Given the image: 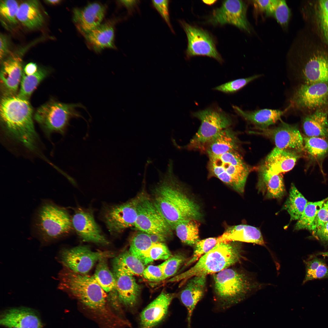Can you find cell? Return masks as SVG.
<instances>
[{
  "instance_id": "cell-1",
  "label": "cell",
  "mask_w": 328,
  "mask_h": 328,
  "mask_svg": "<svg viewBox=\"0 0 328 328\" xmlns=\"http://www.w3.org/2000/svg\"><path fill=\"white\" fill-rule=\"evenodd\" d=\"M159 173V181L153 190L152 200L171 229L184 220L201 219L200 207L185 193L173 173V161L169 160L164 173Z\"/></svg>"
},
{
  "instance_id": "cell-2",
  "label": "cell",
  "mask_w": 328,
  "mask_h": 328,
  "mask_svg": "<svg viewBox=\"0 0 328 328\" xmlns=\"http://www.w3.org/2000/svg\"><path fill=\"white\" fill-rule=\"evenodd\" d=\"M58 289L77 299L87 307L105 326L111 328L119 317L107 303V295L92 276L74 272L63 268L58 274Z\"/></svg>"
},
{
  "instance_id": "cell-3",
  "label": "cell",
  "mask_w": 328,
  "mask_h": 328,
  "mask_svg": "<svg viewBox=\"0 0 328 328\" xmlns=\"http://www.w3.org/2000/svg\"><path fill=\"white\" fill-rule=\"evenodd\" d=\"M0 110L1 122L6 134L29 150L36 149L38 136L28 100L18 95H3Z\"/></svg>"
},
{
  "instance_id": "cell-4",
  "label": "cell",
  "mask_w": 328,
  "mask_h": 328,
  "mask_svg": "<svg viewBox=\"0 0 328 328\" xmlns=\"http://www.w3.org/2000/svg\"><path fill=\"white\" fill-rule=\"evenodd\" d=\"M242 251L241 245L236 241L220 243L202 256L190 269L171 278L168 282L182 280V283H184L195 276L218 273L239 261Z\"/></svg>"
},
{
  "instance_id": "cell-5",
  "label": "cell",
  "mask_w": 328,
  "mask_h": 328,
  "mask_svg": "<svg viewBox=\"0 0 328 328\" xmlns=\"http://www.w3.org/2000/svg\"><path fill=\"white\" fill-rule=\"evenodd\" d=\"M215 310L224 311L243 299L258 285L244 273L227 268L214 275Z\"/></svg>"
},
{
  "instance_id": "cell-6",
  "label": "cell",
  "mask_w": 328,
  "mask_h": 328,
  "mask_svg": "<svg viewBox=\"0 0 328 328\" xmlns=\"http://www.w3.org/2000/svg\"><path fill=\"white\" fill-rule=\"evenodd\" d=\"M35 227L42 243L46 244L69 233L73 226L72 219L65 209L47 202L37 212Z\"/></svg>"
},
{
  "instance_id": "cell-7",
  "label": "cell",
  "mask_w": 328,
  "mask_h": 328,
  "mask_svg": "<svg viewBox=\"0 0 328 328\" xmlns=\"http://www.w3.org/2000/svg\"><path fill=\"white\" fill-rule=\"evenodd\" d=\"M78 108L85 109L80 103L66 104L51 101L38 108L34 119L47 134L53 132L64 134L71 118H83L77 110Z\"/></svg>"
},
{
  "instance_id": "cell-8",
  "label": "cell",
  "mask_w": 328,
  "mask_h": 328,
  "mask_svg": "<svg viewBox=\"0 0 328 328\" xmlns=\"http://www.w3.org/2000/svg\"><path fill=\"white\" fill-rule=\"evenodd\" d=\"M200 121L197 131L188 147L192 149L204 150L206 145L222 130L229 128L233 123L231 116L218 108H210L192 113Z\"/></svg>"
},
{
  "instance_id": "cell-9",
  "label": "cell",
  "mask_w": 328,
  "mask_h": 328,
  "mask_svg": "<svg viewBox=\"0 0 328 328\" xmlns=\"http://www.w3.org/2000/svg\"><path fill=\"white\" fill-rule=\"evenodd\" d=\"M113 256V253L109 251H94L87 246H79L61 250L57 258L63 268L77 273L86 274L100 260Z\"/></svg>"
},
{
  "instance_id": "cell-10",
  "label": "cell",
  "mask_w": 328,
  "mask_h": 328,
  "mask_svg": "<svg viewBox=\"0 0 328 328\" xmlns=\"http://www.w3.org/2000/svg\"><path fill=\"white\" fill-rule=\"evenodd\" d=\"M137 213L134 226L137 230L167 238L171 234L172 229L149 197L139 196Z\"/></svg>"
},
{
  "instance_id": "cell-11",
  "label": "cell",
  "mask_w": 328,
  "mask_h": 328,
  "mask_svg": "<svg viewBox=\"0 0 328 328\" xmlns=\"http://www.w3.org/2000/svg\"><path fill=\"white\" fill-rule=\"evenodd\" d=\"M208 169L211 176L217 178L239 193H244L250 171L246 164L237 165L215 156L209 158Z\"/></svg>"
},
{
  "instance_id": "cell-12",
  "label": "cell",
  "mask_w": 328,
  "mask_h": 328,
  "mask_svg": "<svg viewBox=\"0 0 328 328\" xmlns=\"http://www.w3.org/2000/svg\"><path fill=\"white\" fill-rule=\"evenodd\" d=\"M289 107L315 111L328 106V82L301 84L296 89Z\"/></svg>"
},
{
  "instance_id": "cell-13",
  "label": "cell",
  "mask_w": 328,
  "mask_h": 328,
  "mask_svg": "<svg viewBox=\"0 0 328 328\" xmlns=\"http://www.w3.org/2000/svg\"><path fill=\"white\" fill-rule=\"evenodd\" d=\"M186 35L188 45L186 53L188 58L203 56L213 58L220 63L223 61L217 50L214 39L205 30L192 26L183 20H179Z\"/></svg>"
},
{
  "instance_id": "cell-14",
  "label": "cell",
  "mask_w": 328,
  "mask_h": 328,
  "mask_svg": "<svg viewBox=\"0 0 328 328\" xmlns=\"http://www.w3.org/2000/svg\"><path fill=\"white\" fill-rule=\"evenodd\" d=\"M138 197L123 203L111 206L105 209L103 218L109 231L117 234L135 226L137 218Z\"/></svg>"
},
{
  "instance_id": "cell-15",
  "label": "cell",
  "mask_w": 328,
  "mask_h": 328,
  "mask_svg": "<svg viewBox=\"0 0 328 328\" xmlns=\"http://www.w3.org/2000/svg\"><path fill=\"white\" fill-rule=\"evenodd\" d=\"M299 152L275 147L267 156L260 169V185L274 175L288 172L301 157Z\"/></svg>"
},
{
  "instance_id": "cell-16",
  "label": "cell",
  "mask_w": 328,
  "mask_h": 328,
  "mask_svg": "<svg viewBox=\"0 0 328 328\" xmlns=\"http://www.w3.org/2000/svg\"><path fill=\"white\" fill-rule=\"evenodd\" d=\"M246 10V5L243 1H224L220 7L214 10L208 22L213 25H232L249 32Z\"/></svg>"
},
{
  "instance_id": "cell-17",
  "label": "cell",
  "mask_w": 328,
  "mask_h": 328,
  "mask_svg": "<svg viewBox=\"0 0 328 328\" xmlns=\"http://www.w3.org/2000/svg\"><path fill=\"white\" fill-rule=\"evenodd\" d=\"M317 50L300 59L299 73L303 83L328 82V53Z\"/></svg>"
},
{
  "instance_id": "cell-18",
  "label": "cell",
  "mask_w": 328,
  "mask_h": 328,
  "mask_svg": "<svg viewBox=\"0 0 328 328\" xmlns=\"http://www.w3.org/2000/svg\"><path fill=\"white\" fill-rule=\"evenodd\" d=\"M261 134L269 137L278 148L296 151H304L303 137L297 127L283 122L277 127L271 129H259Z\"/></svg>"
},
{
  "instance_id": "cell-19",
  "label": "cell",
  "mask_w": 328,
  "mask_h": 328,
  "mask_svg": "<svg viewBox=\"0 0 328 328\" xmlns=\"http://www.w3.org/2000/svg\"><path fill=\"white\" fill-rule=\"evenodd\" d=\"M72 222L73 227L83 241L104 245L109 244L90 211L78 208L72 218Z\"/></svg>"
},
{
  "instance_id": "cell-20",
  "label": "cell",
  "mask_w": 328,
  "mask_h": 328,
  "mask_svg": "<svg viewBox=\"0 0 328 328\" xmlns=\"http://www.w3.org/2000/svg\"><path fill=\"white\" fill-rule=\"evenodd\" d=\"M21 52L10 53L2 61L0 79L3 95H15L18 90L23 73L22 57L23 53Z\"/></svg>"
},
{
  "instance_id": "cell-21",
  "label": "cell",
  "mask_w": 328,
  "mask_h": 328,
  "mask_svg": "<svg viewBox=\"0 0 328 328\" xmlns=\"http://www.w3.org/2000/svg\"><path fill=\"white\" fill-rule=\"evenodd\" d=\"M103 5L97 2L73 10V21L76 28L84 36L101 24L106 12Z\"/></svg>"
},
{
  "instance_id": "cell-22",
  "label": "cell",
  "mask_w": 328,
  "mask_h": 328,
  "mask_svg": "<svg viewBox=\"0 0 328 328\" xmlns=\"http://www.w3.org/2000/svg\"><path fill=\"white\" fill-rule=\"evenodd\" d=\"M174 295L162 291L142 311L140 328H155L166 316Z\"/></svg>"
},
{
  "instance_id": "cell-23",
  "label": "cell",
  "mask_w": 328,
  "mask_h": 328,
  "mask_svg": "<svg viewBox=\"0 0 328 328\" xmlns=\"http://www.w3.org/2000/svg\"><path fill=\"white\" fill-rule=\"evenodd\" d=\"M0 324L7 328H43L36 313L26 308H14L5 311L1 316Z\"/></svg>"
},
{
  "instance_id": "cell-24",
  "label": "cell",
  "mask_w": 328,
  "mask_h": 328,
  "mask_svg": "<svg viewBox=\"0 0 328 328\" xmlns=\"http://www.w3.org/2000/svg\"><path fill=\"white\" fill-rule=\"evenodd\" d=\"M206 276L202 275L190 278L187 280L185 287L180 294V300L187 311L188 328H191V319L193 311L204 295Z\"/></svg>"
},
{
  "instance_id": "cell-25",
  "label": "cell",
  "mask_w": 328,
  "mask_h": 328,
  "mask_svg": "<svg viewBox=\"0 0 328 328\" xmlns=\"http://www.w3.org/2000/svg\"><path fill=\"white\" fill-rule=\"evenodd\" d=\"M113 273L120 303L129 308L135 307L140 295L139 285L133 276L114 269H113Z\"/></svg>"
},
{
  "instance_id": "cell-26",
  "label": "cell",
  "mask_w": 328,
  "mask_h": 328,
  "mask_svg": "<svg viewBox=\"0 0 328 328\" xmlns=\"http://www.w3.org/2000/svg\"><path fill=\"white\" fill-rule=\"evenodd\" d=\"M217 238L219 243L236 241L252 243L261 245L265 244L259 229L255 227L246 224L229 227Z\"/></svg>"
},
{
  "instance_id": "cell-27",
  "label": "cell",
  "mask_w": 328,
  "mask_h": 328,
  "mask_svg": "<svg viewBox=\"0 0 328 328\" xmlns=\"http://www.w3.org/2000/svg\"><path fill=\"white\" fill-rule=\"evenodd\" d=\"M107 258L100 260L93 275L97 283L105 292L108 300L115 309L120 307L116 289V282L113 272L110 270L107 262Z\"/></svg>"
},
{
  "instance_id": "cell-28",
  "label": "cell",
  "mask_w": 328,
  "mask_h": 328,
  "mask_svg": "<svg viewBox=\"0 0 328 328\" xmlns=\"http://www.w3.org/2000/svg\"><path fill=\"white\" fill-rule=\"evenodd\" d=\"M236 113L246 121L255 125L259 129H265L280 120L281 117L290 109L285 110L264 109L254 111H245L237 106H233Z\"/></svg>"
},
{
  "instance_id": "cell-29",
  "label": "cell",
  "mask_w": 328,
  "mask_h": 328,
  "mask_svg": "<svg viewBox=\"0 0 328 328\" xmlns=\"http://www.w3.org/2000/svg\"><path fill=\"white\" fill-rule=\"evenodd\" d=\"M239 141L235 133L230 128L218 133L205 147L209 158L218 156L232 151H238Z\"/></svg>"
},
{
  "instance_id": "cell-30",
  "label": "cell",
  "mask_w": 328,
  "mask_h": 328,
  "mask_svg": "<svg viewBox=\"0 0 328 328\" xmlns=\"http://www.w3.org/2000/svg\"><path fill=\"white\" fill-rule=\"evenodd\" d=\"M328 113V108L325 107L313 111L303 118L302 126L306 136L327 138Z\"/></svg>"
},
{
  "instance_id": "cell-31",
  "label": "cell",
  "mask_w": 328,
  "mask_h": 328,
  "mask_svg": "<svg viewBox=\"0 0 328 328\" xmlns=\"http://www.w3.org/2000/svg\"><path fill=\"white\" fill-rule=\"evenodd\" d=\"M17 19L29 29H37L42 26L44 18L38 1L27 0L21 3L19 6Z\"/></svg>"
},
{
  "instance_id": "cell-32",
  "label": "cell",
  "mask_w": 328,
  "mask_h": 328,
  "mask_svg": "<svg viewBox=\"0 0 328 328\" xmlns=\"http://www.w3.org/2000/svg\"><path fill=\"white\" fill-rule=\"evenodd\" d=\"M84 36L87 43L96 51L115 48L114 27L109 22L101 24Z\"/></svg>"
},
{
  "instance_id": "cell-33",
  "label": "cell",
  "mask_w": 328,
  "mask_h": 328,
  "mask_svg": "<svg viewBox=\"0 0 328 328\" xmlns=\"http://www.w3.org/2000/svg\"><path fill=\"white\" fill-rule=\"evenodd\" d=\"M113 268L133 276H143L145 267L140 260L128 251L122 253L114 258Z\"/></svg>"
},
{
  "instance_id": "cell-34",
  "label": "cell",
  "mask_w": 328,
  "mask_h": 328,
  "mask_svg": "<svg viewBox=\"0 0 328 328\" xmlns=\"http://www.w3.org/2000/svg\"><path fill=\"white\" fill-rule=\"evenodd\" d=\"M308 203L307 200L299 191L294 184H292L288 197L282 209L286 210L290 216V220H298Z\"/></svg>"
},
{
  "instance_id": "cell-35",
  "label": "cell",
  "mask_w": 328,
  "mask_h": 328,
  "mask_svg": "<svg viewBox=\"0 0 328 328\" xmlns=\"http://www.w3.org/2000/svg\"><path fill=\"white\" fill-rule=\"evenodd\" d=\"M199 227L197 220L190 219L179 223L174 229L182 242L190 246H193L199 241Z\"/></svg>"
},
{
  "instance_id": "cell-36",
  "label": "cell",
  "mask_w": 328,
  "mask_h": 328,
  "mask_svg": "<svg viewBox=\"0 0 328 328\" xmlns=\"http://www.w3.org/2000/svg\"><path fill=\"white\" fill-rule=\"evenodd\" d=\"M303 141L304 150L313 159H320L328 154L327 138L305 136Z\"/></svg>"
},
{
  "instance_id": "cell-37",
  "label": "cell",
  "mask_w": 328,
  "mask_h": 328,
  "mask_svg": "<svg viewBox=\"0 0 328 328\" xmlns=\"http://www.w3.org/2000/svg\"><path fill=\"white\" fill-rule=\"evenodd\" d=\"M153 244L149 234L140 231L132 238L129 251L143 263L147 253Z\"/></svg>"
},
{
  "instance_id": "cell-38",
  "label": "cell",
  "mask_w": 328,
  "mask_h": 328,
  "mask_svg": "<svg viewBox=\"0 0 328 328\" xmlns=\"http://www.w3.org/2000/svg\"><path fill=\"white\" fill-rule=\"evenodd\" d=\"M47 74L46 70L43 69H38L35 73L31 75H26L23 72L20 88L18 95L28 100L34 90Z\"/></svg>"
},
{
  "instance_id": "cell-39",
  "label": "cell",
  "mask_w": 328,
  "mask_h": 328,
  "mask_svg": "<svg viewBox=\"0 0 328 328\" xmlns=\"http://www.w3.org/2000/svg\"><path fill=\"white\" fill-rule=\"evenodd\" d=\"M325 199L315 202H308L301 216L295 224L294 229L310 230L312 225Z\"/></svg>"
},
{
  "instance_id": "cell-40",
  "label": "cell",
  "mask_w": 328,
  "mask_h": 328,
  "mask_svg": "<svg viewBox=\"0 0 328 328\" xmlns=\"http://www.w3.org/2000/svg\"><path fill=\"white\" fill-rule=\"evenodd\" d=\"M305 263L306 274L303 284L312 280L328 278V267L323 260L313 257Z\"/></svg>"
},
{
  "instance_id": "cell-41",
  "label": "cell",
  "mask_w": 328,
  "mask_h": 328,
  "mask_svg": "<svg viewBox=\"0 0 328 328\" xmlns=\"http://www.w3.org/2000/svg\"><path fill=\"white\" fill-rule=\"evenodd\" d=\"M259 186L260 189L265 187V197L268 199H281L285 192L282 174L273 176Z\"/></svg>"
},
{
  "instance_id": "cell-42",
  "label": "cell",
  "mask_w": 328,
  "mask_h": 328,
  "mask_svg": "<svg viewBox=\"0 0 328 328\" xmlns=\"http://www.w3.org/2000/svg\"><path fill=\"white\" fill-rule=\"evenodd\" d=\"M219 243L217 237H209L199 240L194 245L193 255L186 261L183 268L190 265Z\"/></svg>"
},
{
  "instance_id": "cell-43",
  "label": "cell",
  "mask_w": 328,
  "mask_h": 328,
  "mask_svg": "<svg viewBox=\"0 0 328 328\" xmlns=\"http://www.w3.org/2000/svg\"><path fill=\"white\" fill-rule=\"evenodd\" d=\"M172 256L171 253L165 243H153L147 253L143 264L145 265L155 260H166Z\"/></svg>"
},
{
  "instance_id": "cell-44",
  "label": "cell",
  "mask_w": 328,
  "mask_h": 328,
  "mask_svg": "<svg viewBox=\"0 0 328 328\" xmlns=\"http://www.w3.org/2000/svg\"><path fill=\"white\" fill-rule=\"evenodd\" d=\"M187 259L184 255L178 254L172 256L160 264L165 279L176 274Z\"/></svg>"
},
{
  "instance_id": "cell-45",
  "label": "cell",
  "mask_w": 328,
  "mask_h": 328,
  "mask_svg": "<svg viewBox=\"0 0 328 328\" xmlns=\"http://www.w3.org/2000/svg\"><path fill=\"white\" fill-rule=\"evenodd\" d=\"M19 5L14 0H0V14L8 23L15 24L17 22V14Z\"/></svg>"
},
{
  "instance_id": "cell-46",
  "label": "cell",
  "mask_w": 328,
  "mask_h": 328,
  "mask_svg": "<svg viewBox=\"0 0 328 328\" xmlns=\"http://www.w3.org/2000/svg\"><path fill=\"white\" fill-rule=\"evenodd\" d=\"M317 15L321 35L328 45V0L319 1Z\"/></svg>"
},
{
  "instance_id": "cell-47",
  "label": "cell",
  "mask_w": 328,
  "mask_h": 328,
  "mask_svg": "<svg viewBox=\"0 0 328 328\" xmlns=\"http://www.w3.org/2000/svg\"><path fill=\"white\" fill-rule=\"evenodd\" d=\"M260 76V75H255L246 78L237 79L218 86L214 89L226 93H233Z\"/></svg>"
},
{
  "instance_id": "cell-48",
  "label": "cell",
  "mask_w": 328,
  "mask_h": 328,
  "mask_svg": "<svg viewBox=\"0 0 328 328\" xmlns=\"http://www.w3.org/2000/svg\"><path fill=\"white\" fill-rule=\"evenodd\" d=\"M290 11L285 1L278 0L272 16L282 26H287L290 16Z\"/></svg>"
},
{
  "instance_id": "cell-49",
  "label": "cell",
  "mask_w": 328,
  "mask_h": 328,
  "mask_svg": "<svg viewBox=\"0 0 328 328\" xmlns=\"http://www.w3.org/2000/svg\"><path fill=\"white\" fill-rule=\"evenodd\" d=\"M143 276L149 281L159 282L165 280L160 265H150L145 269Z\"/></svg>"
},
{
  "instance_id": "cell-50",
  "label": "cell",
  "mask_w": 328,
  "mask_h": 328,
  "mask_svg": "<svg viewBox=\"0 0 328 328\" xmlns=\"http://www.w3.org/2000/svg\"><path fill=\"white\" fill-rule=\"evenodd\" d=\"M328 222V197L325 199L312 225L310 231L313 234L320 226Z\"/></svg>"
},
{
  "instance_id": "cell-51",
  "label": "cell",
  "mask_w": 328,
  "mask_h": 328,
  "mask_svg": "<svg viewBox=\"0 0 328 328\" xmlns=\"http://www.w3.org/2000/svg\"><path fill=\"white\" fill-rule=\"evenodd\" d=\"M169 1L167 0H152V3L154 8L166 22L171 31H174L170 23L169 10Z\"/></svg>"
},
{
  "instance_id": "cell-52",
  "label": "cell",
  "mask_w": 328,
  "mask_h": 328,
  "mask_svg": "<svg viewBox=\"0 0 328 328\" xmlns=\"http://www.w3.org/2000/svg\"><path fill=\"white\" fill-rule=\"evenodd\" d=\"M278 0H254L255 7L266 15L272 16L277 2Z\"/></svg>"
},
{
  "instance_id": "cell-53",
  "label": "cell",
  "mask_w": 328,
  "mask_h": 328,
  "mask_svg": "<svg viewBox=\"0 0 328 328\" xmlns=\"http://www.w3.org/2000/svg\"><path fill=\"white\" fill-rule=\"evenodd\" d=\"M313 235L321 241L328 243V222L319 227Z\"/></svg>"
},
{
  "instance_id": "cell-54",
  "label": "cell",
  "mask_w": 328,
  "mask_h": 328,
  "mask_svg": "<svg viewBox=\"0 0 328 328\" xmlns=\"http://www.w3.org/2000/svg\"><path fill=\"white\" fill-rule=\"evenodd\" d=\"M9 43L7 37L1 34L0 36V59L2 61L9 54Z\"/></svg>"
},
{
  "instance_id": "cell-55",
  "label": "cell",
  "mask_w": 328,
  "mask_h": 328,
  "mask_svg": "<svg viewBox=\"0 0 328 328\" xmlns=\"http://www.w3.org/2000/svg\"><path fill=\"white\" fill-rule=\"evenodd\" d=\"M118 1L121 5L127 8L129 13L134 10L140 3L139 0H120Z\"/></svg>"
},
{
  "instance_id": "cell-56",
  "label": "cell",
  "mask_w": 328,
  "mask_h": 328,
  "mask_svg": "<svg viewBox=\"0 0 328 328\" xmlns=\"http://www.w3.org/2000/svg\"><path fill=\"white\" fill-rule=\"evenodd\" d=\"M37 66L36 63L31 62L27 64L24 67V73L26 75H32L38 70Z\"/></svg>"
},
{
  "instance_id": "cell-57",
  "label": "cell",
  "mask_w": 328,
  "mask_h": 328,
  "mask_svg": "<svg viewBox=\"0 0 328 328\" xmlns=\"http://www.w3.org/2000/svg\"><path fill=\"white\" fill-rule=\"evenodd\" d=\"M149 235L153 243H164L167 239L166 237L160 235L153 234Z\"/></svg>"
},
{
  "instance_id": "cell-58",
  "label": "cell",
  "mask_w": 328,
  "mask_h": 328,
  "mask_svg": "<svg viewBox=\"0 0 328 328\" xmlns=\"http://www.w3.org/2000/svg\"><path fill=\"white\" fill-rule=\"evenodd\" d=\"M61 1L60 0H45V1L49 4L55 5L60 3Z\"/></svg>"
},
{
  "instance_id": "cell-59",
  "label": "cell",
  "mask_w": 328,
  "mask_h": 328,
  "mask_svg": "<svg viewBox=\"0 0 328 328\" xmlns=\"http://www.w3.org/2000/svg\"><path fill=\"white\" fill-rule=\"evenodd\" d=\"M203 2L206 4L211 5L214 4L216 2V0H203Z\"/></svg>"
},
{
  "instance_id": "cell-60",
  "label": "cell",
  "mask_w": 328,
  "mask_h": 328,
  "mask_svg": "<svg viewBox=\"0 0 328 328\" xmlns=\"http://www.w3.org/2000/svg\"><path fill=\"white\" fill-rule=\"evenodd\" d=\"M317 255H322L328 258V251L319 252L317 254Z\"/></svg>"
}]
</instances>
